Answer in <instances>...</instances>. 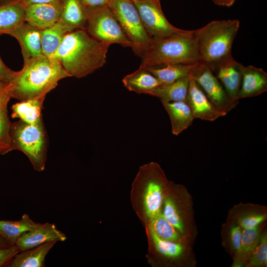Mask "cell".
<instances>
[{"label": "cell", "mask_w": 267, "mask_h": 267, "mask_svg": "<svg viewBox=\"0 0 267 267\" xmlns=\"http://www.w3.org/2000/svg\"><path fill=\"white\" fill-rule=\"evenodd\" d=\"M110 45L91 37L85 30L66 33L52 58L57 59L70 77H85L106 62Z\"/></svg>", "instance_id": "cell-1"}, {"label": "cell", "mask_w": 267, "mask_h": 267, "mask_svg": "<svg viewBox=\"0 0 267 267\" xmlns=\"http://www.w3.org/2000/svg\"><path fill=\"white\" fill-rule=\"evenodd\" d=\"M70 76L55 58L43 54L24 61L11 84V97L20 101L45 98L62 79Z\"/></svg>", "instance_id": "cell-2"}, {"label": "cell", "mask_w": 267, "mask_h": 267, "mask_svg": "<svg viewBox=\"0 0 267 267\" xmlns=\"http://www.w3.org/2000/svg\"><path fill=\"white\" fill-rule=\"evenodd\" d=\"M169 181L158 163L140 167L133 183L132 199L137 214L146 224L161 213Z\"/></svg>", "instance_id": "cell-3"}, {"label": "cell", "mask_w": 267, "mask_h": 267, "mask_svg": "<svg viewBox=\"0 0 267 267\" xmlns=\"http://www.w3.org/2000/svg\"><path fill=\"white\" fill-rule=\"evenodd\" d=\"M199 62L194 30L180 29L167 36L152 38V48L142 58L139 67L169 64L192 65Z\"/></svg>", "instance_id": "cell-4"}, {"label": "cell", "mask_w": 267, "mask_h": 267, "mask_svg": "<svg viewBox=\"0 0 267 267\" xmlns=\"http://www.w3.org/2000/svg\"><path fill=\"white\" fill-rule=\"evenodd\" d=\"M240 27L237 19L214 20L194 30L200 62L213 71L223 61L232 56L231 48Z\"/></svg>", "instance_id": "cell-5"}, {"label": "cell", "mask_w": 267, "mask_h": 267, "mask_svg": "<svg viewBox=\"0 0 267 267\" xmlns=\"http://www.w3.org/2000/svg\"><path fill=\"white\" fill-rule=\"evenodd\" d=\"M161 213L183 236L193 244L198 231L192 197L185 186L169 181Z\"/></svg>", "instance_id": "cell-6"}, {"label": "cell", "mask_w": 267, "mask_h": 267, "mask_svg": "<svg viewBox=\"0 0 267 267\" xmlns=\"http://www.w3.org/2000/svg\"><path fill=\"white\" fill-rule=\"evenodd\" d=\"M10 136L12 150L23 152L35 171H44L47 158L48 138L43 121L37 124H27L20 120L11 123Z\"/></svg>", "instance_id": "cell-7"}, {"label": "cell", "mask_w": 267, "mask_h": 267, "mask_svg": "<svg viewBox=\"0 0 267 267\" xmlns=\"http://www.w3.org/2000/svg\"><path fill=\"white\" fill-rule=\"evenodd\" d=\"M107 5L132 43L134 53L142 58L151 49L152 38L146 32L133 2L110 0Z\"/></svg>", "instance_id": "cell-8"}, {"label": "cell", "mask_w": 267, "mask_h": 267, "mask_svg": "<svg viewBox=\"0 0 267 267\" xmlns=\"http://www.w3.org/2000/svg\"><path fill=\"white\" fill-rule=\"evenodd\" d=\"M86 30L101 43L132 48V43L107 4L89 9Z\"/></svg>", "instance_id": "cell-9"}, {"label": "cell", "mask_w": 267, "mask_h": 267, "mask_svg": "<svg viewBox=\"0 0 267 267\" xmlns=\"http://www.w3.org/2000/svg\"><path fill=\"white\" fill-rule=\"evenodd\" d=\"M146 229L149 251L157 265L181 267H193L196 265L193 245L162 239L150 227L146 226Z\"/></svg>", "instance_id": "cell-10"}, {"label": "cell", "mask_w": 267, "mask_h": 267, "mask_svg": "<svg viewBox=\"0 0 267 267\" xmlns=\"http://www.w3.org/2000/svg\"><path fill=\"white\" fill-rule=\"evenodd\" d=\"M189 76L211 102L225 115L237 105L230 100L213 71L205 64L201 62L194 64Z\"/></svg>", "instance_id": "cell-11"}, {"label": "cell", "mask_w": 267, "mask_h": 267, "mask_svg": "<svg viewBox=\"0 0 267 267\" xmlns=\"http://www.w3.org/2000/svg\"><path fill=\"white\" fill-rule=\"evenodd\" d=\"M132 0L146 32L152 38L167 36L180 30L167 20L162 10L160 0Z\"/></svg>", "instance_id": "cell-12"}, {"label": "cell", "mask_w": 267, "mask_h": 267, "mask_svg": "<svg viewBox=\"0 0 267 267\" xmlns=\"http://www.w3.org/2000/svg\"><path fill=\"white\" fill-rule=\"evenodd\" d=\"M244 67L232 56L220 63L213 71L229 98L237 105Z\"/></svg>", "instance_id": "cell-13"}, {"label": "cell", "mask_w": 267, "mask_h": 267, "mask_svg": "<svg viewBox=\"0 0 267 267\" xmlns=\"http://www.w3.org/2000/svg\"><path fill=\"white\" fill-rule=\"evenodd\" d=\"M62 0L35 3L24 7L25 21L42 30L55 24L59 20Z\"/></svg>", "instance_id": "cell-14"}, {"label": "cell", "mask_w": 267, "mask_h": 267, "mask_svg": "<svg viewBox=\"0 0 267 267\" xmlns=\"http://www.w3.org/2000/svg\"><path fill=\"white\" fill-rule=\"evenodd\" d=\"M189 77L186 101L191 109L194 119L214 121L225 116L211 102L195 80L190 76Z\"/></svg>", "instance_id": "cell-15"}, {"label": "cell", "mask_w": 267, "mask_h": 267, "mask_svg": "<svg viewBox=\"0 0 267 267\" xmlns=\"http://www.w3.org/2000/svg\"><path fill=\"white\" fill-rule=\"evenodd\" d=\"M41 31V30L24 21L6 33L19 42L24 61L42 54Z\"/></svg>", "instance_id": "cell-16"}, {"label": "cell", "mask_w": 267, "mask_h": 267, "mask_svg": "<svg viewBox=\"0 0 267 267\" xmlns=\"http://www.w3.org/2000/svg\"><path fill=\"white\" fill-rule=\"evenodd\" d=\"M66 235L58 229L54 223H42L38 228L24 232L17 240L16 245L20 251L30 249L51 241H64Z\"/></svg>", "instance_id": "cell-17"}, {"label": "cell", "mask_w": 267, "mask_h": 267, "mask_svg": "<svg viewBox=\"0 0 267 267\" xmlns=\"http://www.w3.org/2000/svg\"><path fill=\"white\" fill-rule=\"evenodd\" d=\"M266 206L252 203H240L234 205L229 212L227 220L231 221L242 229L256 227L266 222Z\"/></svg>", "instance_id": "cell-18"}, {"label": "cell", "mask_w": 267, "mask_h": 267, "mask_svg": "<svg viewBox=\"0 0 267 267\" xmlns=\"http://www.w3.org/2000/svg\"><path fill=\"white\" fill-rule=\"evenodd\" d=\"M58 22L68 32L86 29L89 9L81 0H62Z\"/></svg>", "instance_id": "cell-19"}, {"label": "cell", "mask_w": 267, "mask_h": 267, "mask_svg": "<svg viewBox=\"0 0 267 267\" xmlns=\"http://www.w3.org/2000/svg\"><path fill=\"white\" fill-rule=\"evenodd\" d=\"M267 90V73L252 65L244 67L239 99L258 96Z\"/></svg>", "instance_id": "cell-20"}, {"label": "cell", "mask_w": 267, "mask_h": 267, "mask_svg": "<svg viewBox=\"0 0 267 267\" xmlns=\"http://www.w3.org/2000/svg\"><path fill=\"white\" fill-rule=\"evenodd\" d=\"M162 103L169 116L174 135H179L192 125L194 117L186 101Z\"/></svg>", "instance_id": "cell-21"}, {"label": "cell", "mask_w": 267, "mask_h": 267, "mask_svg": "<svg viewBox=\"0 0 267 267\" xmlns=\"http://www.w3.org/2000/svg\"><path fill=\"white\" fill-rule=\"evenodd\" d=\"M57 242L51 241L19 251L12 259L9 267H44L45 259Z\"/></svg>", "instance_id": "cell-22"}, {"label": "cell", "mask_w": 267, "mask_h": 267, "mask_svg": "<svg viewBox=\"0 0 267 267\" xmlns=\"http://www.w3.org/2000/svg\"><path fill=\"white\" fill-rule=\"evenodd\" d=\"M41 224L35 222L27 214L17 221L0 220V236L9 246H13L24 232L34 230Z\"/></svg>", "instance_id": "cell-23"}, {"label": "cell", "mask_w": 267, "mask_h": 267, "mask_svg": "<svg viewBox=\"0 0 267 267\" xmlns=\"http://www.w3.org/2000/svg\"><path fill=\"white\" fill-rule=\"evenodd\" d=\"M189 80V76L171 83L161 84L146 94L157 97L161 102L186 101Z\"/></svg>", "instance_id": "cell-24"}, {"label": "cell", "mask_w": 267, "mask_h": 267, "mask_svg": "<svg viewBox=\"0 0 267 267\" xmlns=\"http://www.w3.org/2000/svg\"><path fill=\"white\" fill-rule=\"evenodd\" d=\"M266 222L250 228L242 229L240 249L233 258L232 267H243L253 249L258 243Z\"/></svg>", "instance_id": "cell-25"}, {"label": "cell", "mask_w": 267, "mask_h": 267, "mask_svg": "<svg viewBox=\"0 0 267 267\" xmlns=\"http://www.w3.org/2000/svg\"><path fill=\"white\" fill-rule=\"evenodd\" d=\"M25 21L24 6L11 0H0V32L5 34Z\"/></svg>", "instance_id": "cell-26"}, {"label": "cell", "mask_w": 267, "mask_h": 267, "mask_svg": "<svg viewBox=\"0 0 267 267\" xmlns=\"http://www.w3.org/2000/svg\"><path fill=\"white\" fill-rule=\"evenodd\" d=\"M45 98L21 100L12 106L11 116L29 124H37L43 121L42 108Z\"/></svg>", "instance_id": "cell-27"}, {"label": "cell", "mask_w": 267, "mask_h": 267, "mask_svg": "<svg viewBox=\"0 0 267 267\" xmlns=\"http://www.w3.org/2000/svg\"><path fill=\"white\" fill-rule=\"evenodd\" d=\"M122 82L129 90L146 94L161 84L151 73L145 68L140 67L134 72L125 76Z\"/></svg>", "instance_id": "cell-28"}, {"label": "cell", "mask_w": 267, "mask_h": 267, "mask_svg": "<svg viewBox=\"0 0 267 267\" xmlns=\"http://www.w3.org/2000/svg\"><path fill=\"white\" fill-rule=\"evenodd\" d=\"M193 65L169 64L142 68L154 75L161 84H166L189 76Z\"/></svg>", "instance_id": "cell-29"}, {"label": "cell", "mask_w": 267, "mask_h": 267, "mask_svg": "<svg viewBox=\"0 0 267 267\" xmlns=\"http://www.w3.org/2000/svg\"><path fill=\"white\" fill-rule=\"evenodd\" d=\"M68 32H69L58 22L49 28L41 30L42 54L47 57L52 58Z\"/></svg>", "instance_id": "cell-30"}, {"label": "cell", "mask_w": 267, "mask_h": 267, "mask_svg": "<svg viewBox=\"0 0 267 267\" xmlns=\"http://www.w3.org/2000/svg\"><path fill=\"white\" fill-rule=\"evenodd\" d=\"M146 226L150 227L162 239L193 245L165 219L162 213L153 218Z\"/></svg>", "instance_id": "cell-31"}, {"label": "cell", "mask_w": 267, "mask_h": 267, "mask_svg": "<svg viewBox=\"0 0 267 267\" xmlns=\"http://www.w3.org/2000/svg\"><path fill=\"white\" fill-rule=\"evenodd\" d=\"M242 231V229L240 226L227 219L222 225V244L232 259L240 249Z\"/></svg>", "instance_id": "cell-32"}, {"label": "cell", "mask_w": 267, "mask_h": 267, "mask_svg": "<svg viewBox=\"0 0 267 267\" xmlns=\"http://www.w3.org/2000/svg\"><path fill=\"white\" fill-rule=\"evenodd\" d=\"M11 97L0 99V155L12 151L10 136L11 123L8 116L7 105Z\"/></svg>", "instance_id": "cell-33"}, {"label": "cell", "mask_w": 267, "mask_h": 267, "mask_svg": "<svg viewBox=\"0 0 267 267\" xmlns=\"http://www.w3.org/2000/svg\"><path fill=\"white\" fill-rule=\"evenodd\" d=\"M267 231H263L259 241L248 259L245 267H267Z\"/></svg>", "instance_id": "cell-34"}, {"label": "cell", "mask_w": 267, "mask_h": 267, "mask_svg": "<svg viewBox=\"0 0 267 267\" xmlns=\"http://www.w3.org/2000/svg\"><path fill=\"white\" fill-rule=\"evenodd\" d=\"M19 251L16 245L7 247H0V267H7L13 257Z\"/></svg>", "instance_id": "cell-35"}, {"label": "cell", "mask_w": 267, "mask_h": 267, "mask_svg": "<svg viewBox=\"0 0 267 267\" xmlns=\"http://www.w3.org/2000/svg\"><path fill=\"white\" fill-rule=\"evenodd\" d=\"M3 34L0 32V36ZM14 71L7 67L0 57V81L5 84H11L16 75Z\"/></svg>", "instance_id": "cell-36"}, {"label": "cell", "mask_w": 267, "mask_h": 267, "mask_svg": "<svg viewBox=\"0 0 267 267\" xmlns=\"http://www.w3.org/2000/svg\"><path fill=\"white\" fill-rule=\"evenodd\" d=\"M89 8H93L108 4L110 0H81Z\"/></svg>", "instance_id": "cell-37"}, {"label": "cell", "mask_w": 267, "mask_h": 267, "mask_svg": "<svg viewBox=\"0 0 267 267\" xmlns=\"http://www.w3.org/2000/svg\"><path fill=\"white\" fill-rule=\"evenodd\" d=\"M11 84L0 86V99L7 96L11 97Z\"/></svg>", "instance_id": "cell-38"}, {"label": "cell", "mask_w": 267, "mask_h": 267, "mask_svg": "<svg viewBox=\"0 0 267 267\" xmlns=\"http://www.w3.org/2000/svg\"><path fill=\"white\" fill-rule=\"evenodd\" d=\"M20 3L24 7L32 4L50 2L54 0H11Z\"/></svg>", "instance_id": "cell-39"}, {"label": "cell", "mask_w": 267, "mask_h": 267, "mask_svg": "<svg viewBox=\"0 0 267 267\" xmlns=\"http://www.w3.org/2000/svg\"><path fill=\"white\" fill-rule=\"evenodd\" d=\"M213 2L218 5L230 7L232 6L237 0H212Z\"/></svg>", "instance_id": "cell-40"}, {"label": "cell", "mask_w": 267, "mask_h": 267, "mask_svg": "<svg viewBox=\"0 0 267 267\" xmlns=\"http://www.w3.org/2000/svg\"><path fill=\"white\" fill-rule=\"evenodd\" d=\"M9 246L4 239L0 236V247H7Z\"/></svg>", "instance_id": "cell-41"}, {"label": "cell", "mask_w": 267, "mask_h": 267, "mask_svg": "<svg viewBox=\"0 0 267 267\" xmlns=\"http://www.w3.org/2000/svg\"><path fill=\"white\" fill-rule=\"evenodd\" d=\"M7 85V84H3V83H2V82L0 81V86H3V85Z\"/></svg>", "instance_id": "cell-42"}]
</instances>
